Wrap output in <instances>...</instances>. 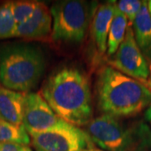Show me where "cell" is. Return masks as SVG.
Listing matches in <instances>:
<instances>
[{"instance_id":"obj_1","label":"cell","mask_w":151,"mask_h":151,"mask_svg":"<svg viewBox=\"0 0 151 151\" xmlns=\"http://www.w3.org/2000/svg\"><path fill=\"white\" fill-rule=\"evenodd\" d=\"M40 95L64 121L86 126L92 119V92L87 76L75 67H63L49 76Z\"/></svg>"},{"instance_id":"obj_2","label":"cell","mask_w":151,"mask_h":151,"mask_svg":"<svg viewBox=\"0 0 151 151\" xmlns=\"http://www.w3.org/2000/svg\"><path fill=\"white\" fill-rule=\"evenodd\" d=\"M96 97L102 113L116 118L136 116L151 105V90L145 84L109 65L97 71Z\"/></svg>"},{"instance_id":"obj_3","label":"cell","mask_w":151,"mask_h":151,"mask_svg":"<svg viewBox=\"0 0 151 151\" xmlns=\"http://www.w3.org/2000/svg\"><path fill=\"white\" fill-rule=\"evenodd\" d=\"M85 132L104 151H151V128L144 122L128 124L102 114L86 124Z\"/></svg>"},{"instance_id":"obj_4","label":"cell","mask_w":151,"mask_h":151,"mask_svg":"<svg viewBox=\"0 0 151 151\" xmlns=\"http://www.w3.org/2000/svg\"><path fill=\"white\" fill-rule=\"evenodd\" d=\"M44 71V55L34 45L17 44L0 51V81L5 88L29 92L37 86Z\"/></svg>"},{"instance_id":"obj_5","label":"cell","mask_w":151,"mask_h":151,"mask_svg":"<svg viewBox=\"0 0 151 151\" xmlns=\"http://www.w3.org/2000/svg\"><path fill=\"white\" fill-rule=\"evenodd\" d=\"M98 4L81 0H65L50 7L52 16L51 40L81 43L88 32Z\"/></svg>"},{"instance_id":"obj_6","label":"cell","mask_w":151,"mask_h":151,"mask_svg":"<svg viewBox=\"0 0 151 151\" xmlns=\"http://www.w3.org/2000/svg\"><path fill=\"white\" fill-rule=\"evenodd\" d=\"M29 137L35 151H82L95 147L84 130L69 123L55 129L29 134Z\"/></svg>"},{"instance_id":"obj_7","label":"cell","mask_w":151,"mask_h":151,"mask_svg":"<svg viewBox=\"0 0 151 151\" xmlns=\"http://www.w3.org/2000/svg\"><path fill=\"white\" fill-rule=\"evenodd\" d=\"M108 62L110 66L135 80L146 81L150 77V65L136 43L130 24L123 42Z\"/></svg>"},{"instance_id":"obj_8","label":"cell","mask_w":151,"mask_h":151,"mask_svg":"<svg viewBox=\"0 0 151 151\" xmlns=\"http://www.w3.org/2000/svg\"><path fill=\"white\" fill-rule=\"evenodd\" d=\"M66 123L55 114L40 93H25L23 126L29 134L55 129Z\"/></svg>"},{"instance_id":"obj_9","label":"cell","mask_w":151,"mask_h":151,"mask_svg":"<svg viewBox=\"0 0 151 151\" xmlns=\"http://www.w3.org/2000/svg\"><path fill=\"white\" fill-rule=\"evenodd\" d=\"M115 9V1L98 4L92 19L90 32L94 50V58L97 60H100L107 54L108 32Z\"/></svg>"},{"instance_id":"obj_10","label":"cell","mask_w":151,"mask_h":151,"mask_svg":"<svg viewBox=\"0 0 151 151\" xmlns=\"http://www.w3.org/2000/svg\"><path fill=\"white\" fill-rule=\"evenodd\" d=\"M52 16L50 9L44 3H40L36 10L28 20L16 25L14 37L28 40H51Z\"/></svg>"},{"instance_id":"obj_11","label":"cell","mask_w":151,"mask_h":151,"mask_svg":"<svg viewBox=\"0 0 151 151\" xmlns=\"http://www.w3.org/2000/svg\"><path fill=\"white\" fill-rule=\"evenodd\" d=\"M25 93L0 86V119L14 125H23Z\"/></svg>"},{"instance_id":"obj_12","label":"cell","mask_w":151,"mask_h":151,"mask_svg":"<svg viewBox=\"0 0 151 151\" xmlns=\"http://www.w3.org/2000/svg\"><path fill=\"white\" fill-rule=\"evenodd\" d=\"M132 26L136 43L151 70V15L148 9V1H143L140 10Z\"/></svg>"},{"instance_id":"obj_13","label":"cell","mask_w":151,"mask_h":151,"mask_svg":"<svg viewBox=\"0 0 151 151\" xmlns=\"http://www.w3.org/2000/svg\"><path fill=\"white\" fill-rule=\"evenodd\" d=\"M129 24V23L127 17L121 11H119L116 6L108 32L107 50V55L108 56L113 55L118 50L119 45L125 37Z\"/></svg>"},{"instance_id":"obj_14","label":"cell","mask_w":151,"mask_h":151,"mask_svg":"<svg viewBox=\"0 0 151 151\" xmlns=\"http://www.w3.org/2000/svg\"><path fill=\"white\" fill-rule=\"evenodd\" d=\"M29 134L23 125H14L0 119V143H18L29 145Z\"/></svg>"},{"instance_id":"obj_15","label":"cell","mask_w":151,"mask_h":151,"mask_svg":"<svg viewBox=\"0 0 151 151\" xmlns=\"http://www.w3.org/2000/svg\"><path fill=\"white\" fill-rule=\"evenodd\" d=\"M40 2L37 1H14L10 2L11 11L15 24L19 25L28 20L36 10Z\"/></svg>"},{"instance_id":"obj_16","label":"cell","mask_w":151,"mask_h":151,"mask_svg":"<svg viewBox=\"0 0 151 151\" xmlns=\"http://www.w3.org/2000/svg\"><path fill=\"white\" fill-rule=\"evenodd\" d=\"M16 24L11 11L10 3L0 5V40L14 37Z\"/></svg>"},{"instance_id":"obj_17","label":"cell","mask_w":151,"mask_h":151,"mask_svg":"<svg viewBox=\"0 0 151 151\" xmlns=\"http://www.w3.org/2000/svg\"><path fill=\"white\" fill-rule=\"evenodd\" d=\"M143 1L139 0H120L116 2V6L127 17L129 23L132 24L140 10Z\"/></svg>"},{"instance_id":"obj_18","label":"cell","mask_w":151,"mask_h":151,"mask_svg":"<svg viewBox=\"0 0 151 151\" xmlns=\"http://www.w3.org/2000/svg\"><path fill=\"white\" fill-rule=\"evenodd\" d=\"M0 151H32L27 145L18 143H0Z\"/></svg>"},{"instance_id":"obj_19","label":"cell","mask_w":151,"mask_h":151,"mask_svg":"<svg viewBox=\"0 0 151 151\" xmlns=\"http://www.w3.org/2000/svg\"><path fill=\"white\" fill-rule=\"evenodd\" d=\"M145 120L147 122H149L150 124H151V105L145 110Z\"/></svg>"},{"instance_id":"obj_20","label":"cell","mask_w":151,"mask_h":151,"mask_svg":"<svg viewBox=\"0 0 151 151\" xmlns=\"http://www.w3.org/2000/svg\"><path fill=\"white\" fill-rule=\"evenodd\" d=\"M82 151H104L101 149H98V148H96V147H93V148H91V149H88V150H85Z\"/></svg>"},{"instance_id":"obj_21","label":"cell","mask_w":151,"mask_h":151,"mask_svg":"<svg viewBox=\"0 0 151 151\" xmlns=\"http://www.w3.org/2000/svg\"><path fill=\"white\" fill-rule=\"evenodd\" d=\"M141 82H143L144 84H145L146 86H148V87H149V88L151 90V81H141Z\"/></svg>"},{"instance_id":"obj_22","label":"cell","mask_w":151,"mask_h":151,"mask_svg":"<svg viewBox=\"0 0 151 151\" xmlns=\"http://www.w3.org/2000/svg\"><path fill=\"white\" fill-rule=\"evenodd\" d=\"M148 9H149V12L150 14L151 15V0L150 1H148Z\"/></svg>"},{"instance_id":"obj_23","label":"cell","mask_w":151,"mask_h":151,"mask_svg":"<svg viewBox=\"0 0 151 151\" xmlns=\"http://www.w3.org/2000/svg\"><path fill=\"white\" fill-rule=\"evenodd\" d=\"M148 81H151V74H150V79H149V80H148Z\"/></svg>"}]
</instances>
